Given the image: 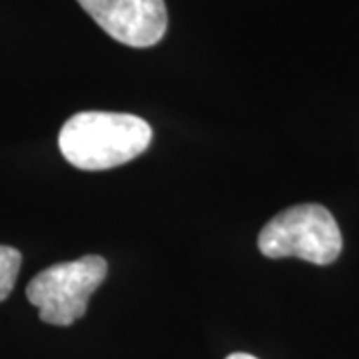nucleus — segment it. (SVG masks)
<instances>
[{
    "instance_id": "obj_1",
    "label": "nucleus",
    "mask_w": 359,
    "mask_h": 359,
    "mask_svg": "<svg viewBox=\"0 0 359 359\" xmlns=\"http://www.w3.org/2000/svg\"><path fill=\"white\" fill-rule=\"evenodd\" d=\"M152 126L134 114L78 112L58 134V148L78 170L100 172L128 164L148 150Z\"/></svg>"
},
{
    "instance_id": "obj_2",
    "label": "nucleus",
    "mask_w": 359,
    "mask_h": 359,
    "mask_svg": "<svg viewBox=\"0 0 359 359\" xmlns=\"http://www.w3.org/2000/svg\"><path fill=\"white\" fill-rule=\"evenodd\" d=\"M257 248L269 259L299 257L327 266L341 254L344 238L330 210L320 204H299L269 219L257 236Z\"/></svg>"
},
{
    "instance_id": "obj_3",
    "label": "nucleus",
    "mask_w": 359,
    "mask_h": 359,
    "mask_svg": "<svg viewBox=\"0 0 359 359\" xmlns=\"http://www.w3.org/2000/svg\"><path fill=\"white\" fill-rule=\"evenodd\" d=\"M106 276L108 264L102 256H82L42 269L26 285V297L44 323L68 327L86 313L90 297Z\"/></svg>"
},
{
    "instance_id": "obj_4",
    "label": "nucleus",
    "mask_w": 359,
    "mask_h": 359,
    "mask_svg": "<svg viewBox=\"0 0 359 359\" xmlns=\"http://www.w3.org/2000/svg\"><path fill=\"white\" fill-rule=\"evenodd\" d=\"M108 36L132 48H150L164 39V0H78Z\"/></svg>"
},
{
    "instance_id": "obj_5",
    "label": "nucleus",
    "mask_w": 359,
    "mask_h": 359,
    "mask_svg": "<svg viewBox=\"0 0 359 359\" xmlns=\"http://www.w3.org/2000/svg\"><path fill=\"white\" fill-rule=\"evenodd\" d=\"M20 264H22V254L16 248L0 245V302H4L13 294Z\"/></svg>"
},
{
    "instance_id": "obj_6",
    "label": "nucleus",
    "mask_w": 359,
    "mask_h": 359,
    "mask_svg": "<svg viewBox=\"0 0 359 359\" xmlns=\"http://www.w3.org/2000/svg\"><path fill=\"white\" fill-rule=\"evenodd\" d=\"M226 359H257V358L250 355V353H231V355H228Z\"/></svg>"
}]
</instances>
